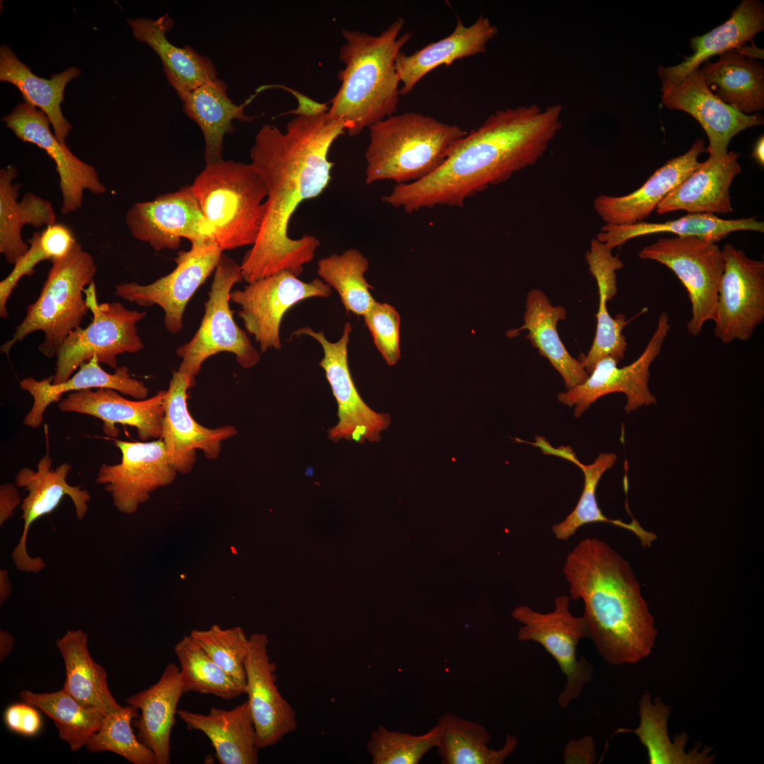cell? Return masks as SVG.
Here are the masks:
<instances>
[{
  "label": "cell",
  "mask_w": 764,
  "mask_h": 764,
  "mask_svg": "<svg viewBox=\"0 0 764 764\" xmlns=\"http://www.w3.org/2000/svg\"><path fill=\"white\" fill-rule=\"evenodd\" d=\"M468 132L458 125L408 112L369 127L365 151V182L390 180L397 184L420 180L437 170Z\"/></svg>",
  "instance_id": "cell-5"
},
{
  "label": "cell",
  "mask_w": 764,
  "mask_h": 764,
  "mask_svg": "<svg viewBox=\"0 0 764 764\" xmlns=\"http://www.w3.org/2000/svg\"><path fill=\"white\" fill-rule=\"evenodd\" d=\"M16 484L6 482L0 486V525L2 526L14 514L16 507L22 503Z\"/></svg>",
  "instance_id": "cell-54"
},
{
  "label": "cell",
  "mask_w": 764,
  "mask_h": 764,
  "mask_svg": "<svg viewBox=\"0 0 764 764\" xmlns=\"http://www.w3.org/2000/svg\"><path fill=\"white\" fill-rule=\"evenodd\" d=\"M404 19L397 18L378 35L342 30L345 43L339 52L345 67L338 71L340 86L328 103V113L342 121L350 136L396 112L400 83L395 61L412 33L400 34Z\"/></svg>",
  "instance_id": "cell-4"
},
{
  "label": "cell",
  "mask_w": 764,
  "mask_h": 764,
  "mask_svg": "<svg viewBox=\"0 0 764 764\" xmlns=\"http://www.w3.org/2000/svg\"><path fill=\"white\" fill-rule=\"evenodd\" d=\"M764 28V8L757 0H743L731 12L730 18L710 32L690 39L692 55L681 63L657 69L662 85L675 84L697 71L703 62L714 55L741 50L747 42L753 43L756 35Z\"/></svg>",
  "instance_id": "cell-32"
},
{
  "label": "cell",
  "mask_w": 764,
  "mask_h": 764,
  "mask_svg": "<svg viewBox=\"0 0 764 764\" xmlns=\"http://www.w3.org/2000/svg\"><path fill=\"white\" fill-rule=\"evenodd\" d=\"M671 707L659 699L652 703L648 693L639 702L640 723L635 729H620L618 732H634L646 747L651 764H700L710 763L713 758L709 756L710 749L699 752L697 749L685 752L688 738L686 734L677 735L673 743L668 738L667 719Z\"/></svg>",
  "instance_id": "cell-44"
},
{
  "label": "cell",
  "mask_w": 764,
  "mask_h": 764,
  "mask_svg": "<svg viewBox=\"0 0 764 764\" xmlns=\"http://www.w3.org/2000/svg\"><path fill=\"white\" fill-rule=\"evenodd\" d=\"M612 250L595 238L585 255L589 272L596 281L599 298L595 337L587 354L581 355L579 359L588 374L602 358L610 356L620 361L627 350L623 330L629 321L621 313L612 317L606 305L617 293L616 271L623 267L622 260L613 255Z\"/></svg>",
  "instance_id": "cell-28"
},
{
  "label": "cell",
  "mask_w": 764,
  "mask_h": 764,
  "mask_svg": "<svg viewBox=\"0 0 764 764\" xmlns=\"http://www.w3.org/2000/svg\"><path fill=\"white\" fill-rule=\"evenodd\" d=\"M177 714L188 729L207 736L220 764L258 763L260 748L247 700L231 710L212 707L207 714L186 710Z\"/></svg>",
  "instance_id": "cell-33"
},
{
  "label": "cell",
  "mask_w": 764,
  "mask_h": 764,
  "mask_svg": "<svg viewBox=\"0 0 764 764\" xmlns=\"http://www.w3.org/2000/svg\"><path fill=\"white\" fill-rule=\"evenodd\" d=\"M88 639L82 630H69L57 639V648L65 666L62 689L81 702L95 707L107 715L122 706L109 690L105 669L91 657Z\"/></svg>",
  "instance_id": "cell-40"
},
{
  "label": "cell",
  "mask_w": 764,
  "mask_h": 764,
  "mask_svg": "<svg viewBox=\"0 0 764 764\" xmlns=\"http://www.w3.org/2000/svg\"><path fill=\"white\" fill-rule=\"evenodd\" d=\"M222 252L253 245L265 215L267 190L251 163L221 160L206 164L190 185Z\"/></svg>",
  "instance_id": "cell-6"
},
{
  "label": "cell",
  "mask_w": 764,
  "mask_h": 764,
  "mask_svg": "<svg viewBox=\"0 0 764 764\" xmlns=\"http://www.w3.org/2000/svg\"><path fill=\"white\" fill-rule=\"evenodd\" d=\"M331 293V287L319 278L306 282L284 270L231 291L229 299L241 306L238 317L264 352L281 348L280 326L290 308L312 297L328 298Z\"/></svg>",
  "instance_id": "cell-13"
},
{
  "label": "cell",
  "mask_w": 764,
  "mask_h": 764,
  "mask_svg": "<svg viewBox=\"0 0 764 764\" xmlns=\"http://www.w3.org/2000/svg\"><path fill=\"white\" fill-rule=\"evenodd\" d=\"M52 460L47 453L38 461L36 470L24 467L18 470L15 478L16 486L28 492L21 504L23 521L22 534L11 553L16 567L23 572L37 573L46 566L42 557H32L27 552L28 534L33 522L52 513L64 496L72 500L78 519H83L88 510L91 500L88 491L67 482L71 465L63 463L52 469Z\"/></svg>",
  "instance_id": "cell-19"
},
{
  "label": "cell",
  "mask_w": 764,
  "mask_h": 764,
  "mask_svg": "<svg viewBox=\"0 0 764 764\" xmlns=\"http://www.w3.org/2000/svg\"><path fill=\"white\" fill-rule=\"evenodd\" d=\"M113 440L121 461L102 464L96 481L110 494L117 511L129 514L149 499L152 492L173 482L178 472L161 439L149 442Z\"/></svg>",
  "instance_id": "cell-18"
},
{
  "label": "cell",
  "mask_w": 764,
  "mask_h": 764,
  "mask_svg": "<svg viewBox=\"0 0 764 764\" xmlns=\"http://www.w3.org/2000/svg\"><path fill=\"white\" fill-rule=\"evenodd\" d=\"M195 385L185 374L173 373L163 405L161 439L164 443L168 461L178 473H190L196 461V451H202L208 459L217 458L223 441L234 436L237 429L232 425L210 429L203 427L188 410L187 390Z\"/></svg>",
  "instance_id": "cell-21"
},
{
  "label": "cell",
  "mask_w": 764,
  "mask_h": 764,
  "mask_svg": "<svg viewBox=\"0 0 764 764\" xmlns=\"http://www.w3.org/2000/svg\"><path fill=\"white\" fill-rule=\"evenodd\" d=\"M739 231L763 233L764 223L756 216L724 219L714 214H688L662 223L642 221L631 225L605 224L596 238L613 250L634 238L654 233H671L676 236H694L717 243L730 233Z\"/></svg>",
  "instance_id": "cell-39"
},
{
  "label": "cell",
  "mask_w": 764,
  "mask_h": 764,
  "mask_svg": "<svg viewBox=\"0 0 764 764\" xmlns=\"http://www.w3.org/2000/svg\"><path fill=\"white\" fill-rule=\"evenodd\" d=\"M670 329L669 316L663 311L658 317L656 330L644 350L635 361L618 367V360L610 356L603 357L584 383L558 393L557 400L574 407L575 417H579L599 398L613 393L625 395V410L627 414L655 404L656 399L649 388V368L661 352Z\"/></svg>",
  "instance_id": "cell-15"
},
{
  "label": "cell",
  "mask_w": 764,
  "mask_h": 764,
  "mask_svg": "<svg viewBox=\"0 0 764 764\" xmlns=\"http://www.w3.org/2000/svg\"><path fill=\"white\" fill-rule=\"evenodd\" d=\"M17 176L15 165L0 170V253L13 265L29 248L22 238L24 226L40 228L56 223L54 208L48 200L29 192L18 201L21 185L13 182Z\"/></svg>",
  "instance_id": "cell-35"
},
{
  "label": "cell",
  "mask_w": 764,
  "mask_h": 764,
  "mask_svg": "<svg viewBox=\"0 0 764 764\" xmlns=\"http://www.w3.org/2000/svg\"><path fill=\"white\" fill-rule=\"evenodd\" d=\"M563 758L566 764H592L596 758L594 739L585 736L579 739L570 740L566 745Z\"/></svg>",
  "instance_id": "cell-53"
},
{
  "label": "cell",
  "mask_w": 764,
  "mask_h": 764,
  "mask_svg": "<svg viewBox=\"0 0 764 764\" xmlns=\"http://www.w3.org/2000/svg\"><path fill=\"white\" fill-rule=\"evenodd\" d=\"M267 645L265 635H251L245 662V694L260 749L277 744L297 727L296 712L276 684L277 666L270 658Z\"/></svg>",
  "instance_id": "cell-23"
},
{
  "label": "cell",
  "mask_w": 764,
  "mask_h": 764,
  "mask_svg": "<svg viewBox=\"0 0 764 764\" xmlns=\"http://www.w3.org/2000/svg\"><path fill=\"white\" fill-rule=\"evenodd\" d=\"M555 454L562 456L575 463L581 468L584 473V487L580 498L574 509L562 521L552 526V532L559 540H567L574 536L581 526L594 523H610L631 531L640 540L644 547H649L656 539L654 533L644 529L639 522L632 518V521L625 523L620 519H611L603 514L599 508L596 499L597 485L603 473L610 469L617 460L613 453H600L595 461L585 465L580 463L566 448L553 450Z\"/></svg>",
  "instance_id": "cell-41"
},
{
  "label": "cell",
  "mask_w": 764,
  "mask_h": 764,
  "mask_svg": "<svg viewBox=\"0 0 764 764\" xmlns=\"http://www.w3.org/2000/svg\"><path fill=\"white\" fill-rule=\"evenodd\" d=\"M562 572L570 598L581 600L589 638L612 665L648 656L656 630L628 562L598 538L581 540L567 554Z\"/></svg>",
  "instance_id": "cell-3"
},
{
  "label": "cell",
  "mask_w": 764,
  "mask_h": 764,
  "mask_svg": "<svg viewBox=\"0 0 764 764\" xmlns=\"http://www.w3.org/2000/svg\"><path fill=\"white\" fill-rule=\"evenodd\" d=\"M739 156L734 151L720 159L709 156L657 205L656 213L683 210L688 214L715 215L732 212L729 190L734 178L741 172Z\"/></svg>",
  "instance_id": "cell-27"
},
{
  "label": "cell",
  "mask_w": 764,
  "mask_h": 764,
  "mask_svg": "<svg viewBox=\"0 0 764 764\" xmlns=\"http://www.w3.org/2000/svg\"><path fill=\"white\" fill-rule=\"evenodd\" d=\"M722 250L724 267L714 333L724 343L746 341L764 320V262L748 257L731 243Z\"/></svg>",
  "instance_id": "cell-14"
},
{
  "label": "cell",
  "mask_w": 764,
  "mask_h": 764,
  "mask_svg": "<svg viewBox=\"0 0 764 764\" xmlns=\"http://www.w3.org/2000/svg\"><path fill=\"white\" fill-rule=\"evenodd\" d=\"M50 261L52 266L39 296L27 307L12 337L1 345V354L9 355L17 342L40 330L45 338L38 350L49 358L56 356L89 311L83 294L97 272L93 256L76 242L66 255Z\"/></svg>",
  "instance_id": "cell-7"
},
{
  "label": "cell",
  "mask_w": 764,
  "mask_h": 764,
  "mask_svg": "<svg viewBox=\"0 0 764 764\" xmlns=\"http://www.w3.org/2000/svg\"><path fill=\"white\" fill-rule=\"evenodd\" d=\"M180 667L183 693L209 694L231 700L245 694V690L221 668L190 635L174 647Z\"/></svg>",
  "instance_id": "cell-46"
},
{
  "label": "cell",
  "mask_w": 764,
  "mask_h": 764,
  "mask_svg": "<svg viewBox=\"0 0 764 764\" xmlns=\"http://www.w3.org/2000/svg\"><path fill=\"white\" fill-rule=\"evenodd\" d=\"M127 22L136 40L147 44L159 57L166 79L183 100L202 84L218 78L212 60L190 46H175L167 37L173 27L168 13L156 19L133 18Z\"/></svg>",
  "instance_id": "cell-29"
},
{
  "label": "cell",
  "mask_w": 764,
  "mask_h": 764,
  "mask_svg": "<svg viewBox=\"0 0 764 764\" xmlns=\"http://www.w3.org/2000/svg\"><path fill=\"white\" fill-rule=\"evenodd\" d=\"M569 601V596L560 595L555 598L554 608L550 612L540 613L521 606L511 613V616L523 624L517 634L518 639L540 644L565 675L566 683L557 697V702L562 708L577 699L594 677L591 664L584 656L579 658L577 652L579 641L589 637L588 626L582 615L576 617L572 614Z\"/></svg>",
  "instance_id": "cell-11"
},
{
  "label": "cell",
  "mask_w": 764,
  "mask_h": 764,
  "mask_svg": "<svg viewBox=\"0 0 764 764\" xmlns=\"http://www.w3.org/2000/svg\"><path fill=\"white\" fill-rule=\"evenodd\" d=\"M705 151L704 140L695 139L687 152L667 161L639 188L622 196H597L593 202L596 212L606 224L631 225L644 221L696 169L700 163L698 157Z\"/></svg>",
  "instance_id": "cell-25"
},
{
  "label": "cell",
  "mask_w": 764,
  "mask_h": 764,
  "mask_svg": "<svg viewBox=\"0 0 764 764\" xmlns=\"http://www.w3.org/2000/svg\"><path fill=\"white\" fill-rule=\"evenodd\" d=\"M440 736L436 745L442 764H502L514 751L518 739L506 734L499 749L490 748V734L480 723L444 712L437 720Z\"/></svg>",
  "instance_id": "cell-42"
},
{
  "label": "cell",
  "mask_w": 764,
  "mask_h": 764,
  "mask_svg": "<svg viewBox=\"0 0 764 764\" xmlns=\"http://www.w3.org/2000/svg\"><path fill=\"white\" fill-rule=\"evenodd\" d=\"M223 252L214 245H191L175 258V268L145 285L137 282L116 284L115 294L140 306L157 305L164 311L166 330L175 334L183 328L188 301L214 272Z\"/></svg>",
  "instance_id": "cell-16"
},
{
  "label": "cell",
  "mask_w": 764,
  "mask_h": 764,
  "mask_svg": "<svg viewBox=\"0 0 764 764\" xmlns=\"http://www.w3.org/2000/svg\"><path fill=\"white\" fill-rule=\"evenodd\" d=\"M352 325L345 324L342 337L335 342L329 341L323 331L316 332L308 326L297 329L293 335H308L321 346L323 357L320 366L331 388L337 404L338 422L328 429L330 441L341 439L364 443L380 441V434L390 424L387 413L376 412L362 400L352 380L348 364V344Z\"/></svg>",
  "instance_id": "cell-12"
},
{
  "label": "cell",
  "mask_w": 764,
  "mask_h": 764,
  "mask_svg": "<svg viewBox=\"0 0 764 764\" xmlns=\"http://www.w3.org/2000/svg\"><path fill=\"white\" fill-rule=\"evenodd\" d=\"M566 318L567 310L562 306H553L541 290L533 289L527 294L523 325L507 335L515 337L521 330H528L526 337L558 371L569 390L584 383L589 374L582 363L568 352L559 336L557 325Z\"/></svg>",
  "instance_id": "cell-34"
},
{
  "label": "cell",
  "mask_w": 764,
  "mask_h": 764,
  "mask_svg": "<svg viewBox=\"0 0 764 764\" xmlns=\"http://www.w3.org/2000/svg\"><path fill=\"white\" fill-rule=\"evenodd\" d=\"M139 711L129 705L105 716L99 730L86 745L91 752L110 751L133 764H156L154 753L134 734L132 722Z\"/></svg>",
  "instance_id": "cell-48"
},
{
  "label": "cell",
  "mask_w": 764,
  "mask_h": 764,
  "mask_svg": "<svg viewBox=\"0 0 764 764\" xmlns=\"http://www.w3.org/2000/svg\"><path fill=\"white\" fill-rule=\"evenodd\" d=\"M661 92L664 106L684 111L700 124L709 140L706 151L715 159L727 154L729 142L735 135L763 124L762 115L741 113L717 97L700 69L675 84L662 85Z\"/></svg>",
  "instance_id": "cell-22"
},
{
  "label": "cell",
  "mask_w": 764,
  "mask_h": 764,
  "mask_svg": "<svg viewBox=\"0 0 764 764\" xmlns=\"http://www.w3.org/2000/svg\"><path fill=\"white\" fill-rule=\"evenodd\" d=\"M15 643L14 637L8 632L0 631V659L2 662L12 650Z\"/></svg>",
  "instance_id": "cell-55"
},
{
  "label": "cell",
  "mask_w": 764,
  "mask_h": 764,
  "mask_svg": "<svg viewBox=\"0 0 764 764\" xmlns=\"http://www.w3.org/2000/svg\"><path fill=\"white\" fill-rule=\"evenodd\" d=\"M183 693L179 666L169 663L156 683L125 700L140 711L134 719L137 736L154 753L156 764L170 763V734Z\"/></svg>",
  "instance_id": "cell-30"
},
{
  "label": "cell",
  "mask_w": 764,
  "mask_h": 764,
  "mask_svg": "<svg viewBox=\"0 0 764 764\" xmlns=\"http://www.w3.org/2000/svg\"><path fill=\"white\" fill-rule=\"evenodd\" d=\"M671 270L683 284L691 303L687 330L698 335L704 324L714 320L724 272L722 250L714 242L694 236L659 238L638 253Z\"/></svg>",
  "instance_id": "cell-10"
},
{
  "label": "cell",
  "mask_w": 764,
  "mask_h": 764,
  "mask_svg": "<svg viewBox=\"0 0 764 764\" xmlns=\"http://www.w3.org/2000/svg\"><path fill=\"white\" fill-rule=\"evenodd\" d=\"M93 319L86 328L74 330L57 352L52 383L69 379L83 363L96 356L100 363L116 369L117 357L123 353H137L144 348L137 324L146 315L129 310L120 302L98 303L94 281L84 290Z\"/></svg>",
  "instance_id": "cell-9"
},
{
  "label": "cell",
  "mask_w": 764,
  "mask_h": 764,
  "mask_svg": "<svg viewBox=\"0 0 764 764\" xmlns=\"http://www.w3.org/2000/svg\"><path fill=\"white\" fill-rule=\"evenodd\" d=\"M234 103L228 96L225 81L216 78L190 92L182 101L183 111L201 129L204 139L206 164L222 160L223 141L233 133V122H250L254 117L244 112L248 103Z\"/></svg>",
  "instance_id": "cell-38"
},
{
  "label": "cell",
  "mask_w": 764,
  "mask_h": 764,
  "mask_svg": "<svg viewBox=\"0 0 764 764\" xmlns=\"http://www.w3.org/2000/svg\"><path fill=\"white\" fill-rule=\"evenodd\" d=\"M81 74L76 66L54 74L50 79L35 75L11 50L10 46L0 47V81L14 85L21 91L25 103L38 107L47 117L56 138L62 144L71 129L64 117L61 104L66 85Z\"/></svg>",
  "instance_id": "cell-37"
},
{
  "label": "cell",
  "mask_w": 764,
  "mask_h": 764,
  "mask_svg": "<svg viewBox=\"0 0 764 764\" xmlns=\"http://www.w3.org/2000/svg\"><path fill=\"white\" fill-rule=\"evenodd\" d=\"M166 390L152 397L130 400L118 391L107 388L86 389L69 393L58 402L59 410L97 417L103 422V432L108 436L119 435L115 424L134 427L141 440L160 439L164 417Z\"/></svg>",
  "instance_id": "cell-24"
},
{
  "label": "cell",
  "mask_w": 764,
  "mask_h": 764,
  "mask_svg": "<svg viewBox=\"0 0 764 764\" xmlns=\"http://www.w3.org/2000/svg\"><path fill=\"white\" fill-rule=\"evenodd\" d=\"M763 147L764 138L762 135L756 141L752 154V156L762 166L764 164Z\"/></svg>",
  "instance_id": "cell-57"
},
{
  "label": "cell",
  "mask_w": 764,
  "mask_h": 764,
  "mask_svg": "<svg viewBox=\"0 0 764 764\" xmlns=\"http://www.w3.org/2000/svg\"><path fill=\"white\" fill-rule=\"evenodd\" d=\"M241 280V265L222 253L214 270L200 325L192 338L176 350L182 359L178 371L195 382L205 360L217 353H232L244 369L253 367L260 360V352L247 332L236 323L230 308L231 289Z\"/></svg>",
  "instance_id": "cell-8"
},
{
  "label": "cell",
  "mask_w": 764,
  "mask_h": 764,
  "mask_svg": "<svg viewBox=\"0 0 764 764\" xmlns=\"http://www.w3.org/2000/svg\"><path fill=\"white\" fill-rule=\"evenodd\" d=\"M363 317L383 359L388 365H395L400 358L398 313L391 305L376 301Z\"/></svg>",
  "instance_id": "cell-51"
},
{
  "label": "cell",
  "mask_w": 764,
  "mask_h": 764,
  "mask_svg": "<svg viewBox=\"0 0 764 764\" xmlns=\"http://www.w3.org/2000/svg\"><path fill=\"white\" fill-rule=\"evenodd\" d=\"M497 33V27L482 15L470 25L458 18L455 28L446 37L410 54L401 51L395 61L402 83L400 93L408 94L424 76L441 65L448 66L456 60L485 52Z\"/></svg>",
  "instance_id": "cell-26"
},
{
  "label": "cell",
  "mask_w": 764,
  "mask_h": 764,
  "mask_svg": "<svg viewBox=\"0 0 764 764\" xmlns=\"http://www.w3.org/2000/svg\"><path fill=\"white\" fill-rule=\"evenodd\" d=\"M368 269L369 260L359 250L349 248L320 259L316 272L336 290L347 313L363 316L376 302L369 291L373 286L364 277Z\"/></svg>",
  "instance_id": "cell-45"
},
{
  "label": "cell",
  "mask_w": 764,
  "mask_h": 764,
  "mask_svg": "<svg viewBox=\"0 0 764 764\" xmlns=\"http://www.w3.org/2000/svg\"><path fill=\"white\" fill-rule=\"evenodd\" d=\"M19 695L53 721L59 739L66 742L72 751L86 746L105 716L99 709L81 702L62 688L43 693L24 690Z\"/></svg>",
  "instance_id": "cell-43"
},
{
  "label": "cell",
  "mask_w": 764,
  "mask_h": 764,
  "mask_svg": "<svg viewBox=\"0 0 764 764\" xmlns=\"http://www.w3.org/2000/svg\"><path fill=\"white\" fill-rule=\"evenodd\" d=\"M562 107L536 104L497 110L468 132L434 173L397 184L382 201L407 213L465 201L535 165L561 129Z\"/></svg>",
  "instance_id": "cell-2"
},
{
  "label": "cell",
  "mask_w": 764,
  "mask_h": 764,
  "mask_svg": "<svg viewBox=\"0 0 764 764\" xmlns=\"http://www.w3.org/2000/svg\"><path fill=\"white\" fill-rule=\"evenodd\" d=\"M38 708L25 702L12 704L4 713L6 727L16 734L33 737L40 733L42 719Z\"/></svg>",
  "instance_id": "cell-52"
},
{
  "label": "cell",
  "mask_w": 764,
  "mask_h": 764,
  "mask_svg": "<svg viewBox=\"0 0 764 764\" xmlns=\"http://www.w3.org/2000/svg\"><path fill=\"white\" fill-rule=\"evenodd\" d=\"M700 69L710 91L736 110L751 115L764 108L763 64L740 50L720 54Z\"/></svg>",
  "instance_id": "cell-36"
},
{
  "label": "cell",
  "mask_w": 764,
  "mask_h": 764,
  "mask_svg": "<svg viewBox=\"0 0 764 764\" xmlns=\"http://www.w3.org/2000/svg\"><path fill=\"white\" fill-rule=\"evenodd\" d=\"M77 241L71 229L63 224L46 226L41 232H35L27 243L28 250L14 263L11 272L0 282V316L8 317L7 301L20 279L30 277L35 267L42 261L66 255Z\"/></svg>",
  "instance_id": "cell-47"
},
{
  "label": "cell",
  "mask_w": 764,
  "mask_h": 764,
  "mask_svg": "<svg viewBox=\"0 0 764 764\" xmlns=\"http://www.w3.org/2000/svg\"><path fill=\"white\" fill-rule=\"evenodd\" d=\"M6 127L25 142L37 145L53 160L59 175L62 197L61 212H74L83 204V192L95 195L107 191L96 168L75 156L66 144L61 143L50 128V121L40 110L24 102L2 118Z\"/></svg>",
  "instance_id": "cell-20"
},
{
  "label": "cell",
  "mask_w": 764,
  "mask_h": 764,
  "mask_svg": "<svg viewBox=\"0 0 764 764\" xmlns=\"http://www.w3.org/2000/svg\"><path fill=\"white\" fill-rule=\"evenodd\" d=\"M132 236L154 250H175L182 238L191 245H212L210 231L190 186L134 203L125 216Z\"/></svg>",
  "instance_id": "cell-17"
},
{
  "label": "cell",
  "mask_w": 764,
  "mask_h": 764,
  "mask_svg": "<svg viewBox=\"0 0 764 764\" xmlns=\"http://www.w3.org/2000/svg\"><path fill=\"white\" fill-rule=\"evenodd\" d=\"M439 736L437 724L421 735L379 725L370 733L366 749L373 764H418L427 752L436 747Z\"/></svg>",
  "instance_id": "cell-49"
},
{
  "label": "cell",
  "mask_w": 764,
  "mask_h": 764,
  "mask_svg": "<svg viewBox=\"0 0 764 764\" xmlns=\"http://www.w3.org/2000/svg\"><path fill=\"white\" fill-rule=\"evenodd\" d=\"M190 636L245 693V662L249 638L243 629L239 627L222 629L214 625L206 630H192Z\"/></svg>",
  "instance_id": "cell-50"
},
{
  "label": "cell",
  "mask_w": 764,
  "mask_h": 764,
  "mask_svg": "<svg viewBox=\"0 0 764 764\" xmlns=\"http://www.w3.org/2000/svg\"><path fill=\"white\" fill-rule=\"evenodd\" d=\"M52 382V377L40 381L28 377L20 381L21 388L33 398V405L23 419L25 426L34 429L40 427L46 409L52 403L59 402L66 393L107 388L139 400L146 399L149 394L144 383L132 377L128 367L121 366L113 373H108L101 368L96 356L83 363L79 371L65 381L57 384Z\"/></svg>",
  "instance_id": "cell-31"
},
{
  "label": "cell",
  "mask_w": 764,
  "mask_h": 764,
  "mask_svg": "<svg viewBox=\"0 0 764 764\" xmlns=\"http://www.w3.org/2000/svg\"><path fill=\"white\" fill-rule=\"evenodd\" d=\"M345 131L344 123L326 112L296 115L284 132L266 124L256 134L250 158L266 187V211L241 264L248 284L284 270L299 277L313 259L319 240L312 235L291 238L289 226L298 207L328 186L334 166L329 151Z\"/></svg>",
  "instance_id": "cell-1"
},
{
  "label": "cell",
  "mask_w": 764,
  "mask_h": 764,
  "mask_svg": "<svg viewBox=\"0 0 764 764\" xmlns=\"http://www.w3.org/2000/svg\"><path fill=\"white\" fill-rule=\"evenodd\" d=\"M11 592L8 572L6 569L0 570V603L1 605L9 597Z\"/></svg>",
  "instance_id": "cell-56"
}]
</instances>
